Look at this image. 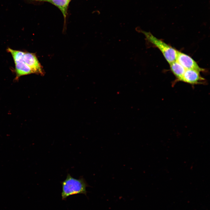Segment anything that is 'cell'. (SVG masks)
<instances>
[{
    "mask_svg": "<svg viewBox=\"0 0 210 210\" xmlns=\"http://www.w3.org/2000/svg\"><path fill=\"white\" fill-rule=\"evenodd\" d=\"M23 59L26 64L31 69L33 74L41 75H44L43 68L35 54L24 52Z\"/></svg>",
    "mask_w": 210,
    "mask_h": 210,
    "instance_id": "4",
    "label": "cell"
},
{
    "mask_svg": "<svg viewBox=\"0 0 210 210\" xmlns=\"http://www.w3.org/2000/svg\"><path fill=\"white\" fill-rule=\"evenodd\" d=\"M39 1L50 2L57 7L61 11L64 15V21L66 20L67 10L69 1L67 0H36Z\"/></svg>",
    "mask_w": 210,
    "mask_h": 210,
    "instance_id": "8",
    "label": "cell"
},
{
    "mask_svg": "<svg viewBox=\"0 0 210 210\" xmlns=\"http://www.w3.org/2000/svg\"><path fill=\"white\" fill-rule=\"evenodd\" d=\"M62 186L61 196L62 200H66L69 196L83 194L87 196V187H91L83 176L76 179L68 173L66 179L60 182Z\"/></svg>",
    "mask_w": 210,
    "mask_h": 210,
    "instance_id": "1",
    "label": "cell"
},
{
    "mask_svg": "<svg viewBox=\"0 0 210 210\" xmlns=\"http://www.w3.org/2000/svg\"><path fill=\"white\" fill-rule=\"evenodd\" d=\"M137 31L142 33L144 35L147 42L160 50L169 64L176 60L177 50L154 36L150 32H146L141 29L137 30Z\"/></svg>",
    "mask_w": 210,
    "mask_h": 210,
    "instance_id": "2",
    "label": "cell"
},
{
    "mask_svg": "<svg viewBox=\"0 0 210 210\" xmlns=\"http://www.w3.org/2000/svg\"><path fill=\"white\" fill-rule=\"evenodd\" d=\"M7 50L11 54L14 62L15 80H18L21 76L33 74L31 69L23 59L24 52L14 50L10 48H8Z\"/></svg>",
    "mask_w": 210,
    "mask_h": 210,
    "instance_id": "3",
    "label": "cell"
},
{
    "mask_svg": "<svg viewBox=\"0 0 210 210\" xmlns=\"http://www.w3.org/2000/svg\"><path fill=\"white\" fill-rule=\"evenodd\" d=\"M176 61L186 69H193L200 72L204 71L200 67L197 63L189 55L177 50Z\"/></svg>",
    "mask_w": 210,
    "mask_h": 210,
    "instance_id": "5",
    "label": "cell"
},
{
    "mask_svg": "<svg viewBox=\"0 0 210 210\" xmlns=\"http://www.w3.org/2000/svg\"><path fill=\"white\" fill-rule=\"evenodd\" d=\"M200 72L195 69H186L181 81L194 85L202 83L205 79L201 75Z\"/></svg>",
    "mask_w": 210,
    "mask_h": 210,
    "instance_id": "6",
    "label": "cell"
},
{
    "mask_svg": "<svg viewBox=\"0 0 210 210\" xmlns=\"http://www.w3.org/2000/svg\"><path fill=\"white\" fill-rule=\"evenodd\" d=\"M169 64L171 70L177 80L181 81L186 69L176 60Z\"/></svg>",
    "mask_w": 210,
    "mask_h": 210,
    "instance_id": "7",
    "label": "cell"
},
{
    "mask_svg": "<svg viewBox=\"0 0 210 210\" xmlns=\"http://www.w3.org/2000/svg\"><path fill=\"white\" fill-rule=\"evenodd\" d=\"M67 0L70 1V0Z\"/></svg>",
    "mask_w": 210,
    "mask_h": 210,
    "instance_id": "9",
    "label": "cell"
}]
</instances>
